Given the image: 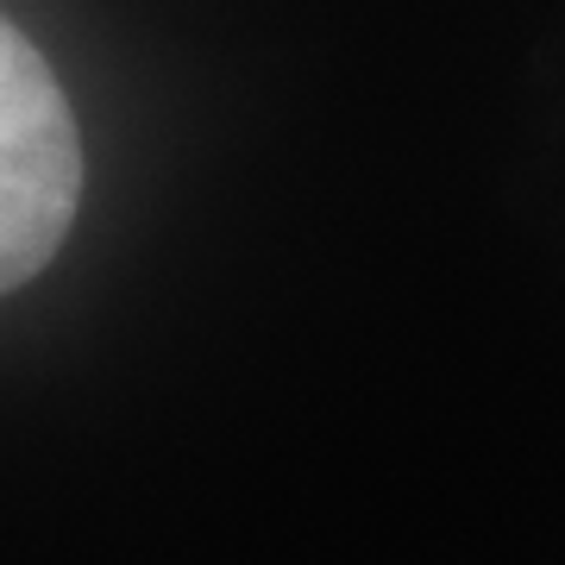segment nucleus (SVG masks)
Segmentation results:
<instances>
[{"label":"nucleus","instance_id":"f257e3e1","mask_svg":"<svg viewBox=\"0 0 565 565\" xmlns=\"http://www.w3.org/2000/svg\"><path fill=\"white\" fill-rule=\"evenodd\" d=\"M82 202V132L51 63L0 20V296L32 282L70 239Z\"/></svg>","mask_w":565,"mask_h":565}]
</instances>
